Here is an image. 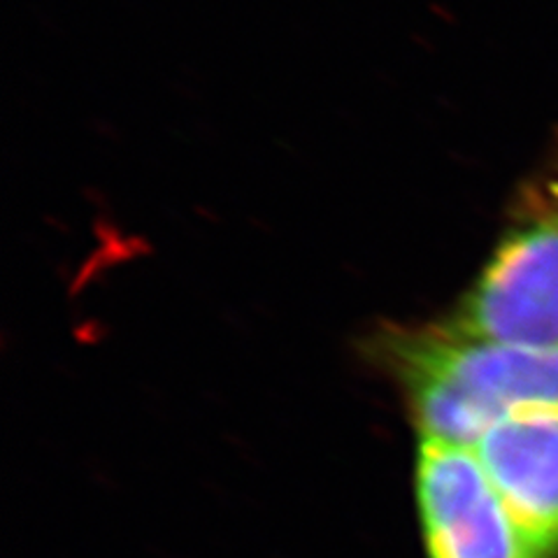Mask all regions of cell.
Listing matches in <instances>:
<instances>
[{"instance_id": "obj_1", "label": "cell", "mask_w": 558, "mask_h": 558, "mask_svg": "<svg viewBox=\"0 0 558 558\" xmlns=\"http://www.w3.org/2000/svg\"><path fill=\"white\" fill-rule=\"evenodd\" d=\"M387 349L424 440L473 449L512 410L558 408V349L486 342L447 322L396 333Z\"/></svg>"}, {"instance_id": "obj_2", "label": "cell", "mask_w": 558, "mask_h": 558, "mask_svg": "<svg viewBox=\"0 0 558 558\" xmlns=\"http://www.w3.org/2000/svg\"><path fill=\"white\" fill-rule=\"evenodd\" d=\"M510 205L494 254L447 324L486 342L558 349V133Z\"/></svg>"}, {"instance_id": "obj_3", "label": "cell", "mask_w": 558, "mask_h": 558, "mask_svg": "<svg viewBox=\"0 0 558 558\" xmlns=\"http://www.w3.org/2000/svg\"><path fill=\"white\" fill-rule=\"evenodd\" d=\"M416 500L430 558H539L465 447L422 440Z\"/></svg>"}, {"instance_id": "obj_4", "label": "cell", "mask_w": 558, "mask_h": 558, "mask_svg": "<svg viewBox=\"0 0 558 558\" xmlns=\"http://www.w3.org/2000/svg\"><path fill=\"white\" fill-rule=\"evenodd\" d=\"M505 510L539 558L558 554V408L512 410L473 447Z\"/></svg>"}]
</instances>
